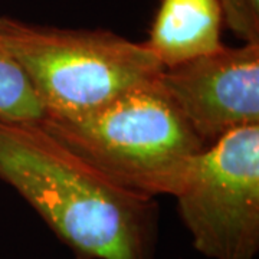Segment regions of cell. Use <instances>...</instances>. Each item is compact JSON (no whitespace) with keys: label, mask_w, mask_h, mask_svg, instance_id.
<instances>
[{"label":"cell","mask_w":259,"mask_h":259,"mask_svg":"<svg viewBox=\"0 0 259 259\" xmlns=\"http://www.w3.org/2000/svg\"><path fill=\"white\" fill-rule=\"evenodd\" d=\"M39 124L111 183L154 199L176 196L206 148L160 76L87 115L44 117Z\"/></svg>","instance_id":"7a4b0ae2"},{"label":"cell","mask_w":259,"mask_h":259,"mask_svg":"<svg viewBox=\"0 0 259 259\" xmlns=\"http://www.w3.org/2000/svg\"><path fill=\"white\" fill-rule=\"evenodd\" d=\"M175 197L199 253L209 259H256L259 125L235 130L204 148Z\"/></svg>","instance_id":"277c9868"},{"label":"cell","mask_w":259,"mask_h":259,"mask_svg":"<svg viewBox=\"0 0 259 259\" xmlns=\"http://www.w3.org/2000/svg\"><path fill=\"white\" fill-rule=\"evenodd\" d=\"M225 28L243 44H259V0H218Z\"/></svg>","instance_id":"ba28073f"},{"label":"cell","mask_w":259,"mask_h":259,"mask_svg":"<svg viewBox=\"0 0 259 259\" xmlns=\"http://www.w3.org/2000/svg\"><path fill=\"white\" fill-rule=\"evenodd\" d=\"M0 42L26 75L44 117L87 115L157 79L164 69L143 42L107 29L58 28L0 16Z\"/></svg>","instance_id":"3957f363"},{"label":"cell","mask_w":259,"mask_h":259,"mask_svg":"<svg viewBox=\"0 0 259 259\" xmlns=\"http://www.w3.org/2000/svg\"><path fill=\"white\" fill-rule=\"evenodd\" d=\"M223 12L218 0H160L144 47L163 68L221 51Z\"/></svg>","instance_id":"8992f818"},{"label":"cell","mask_w":259,"mask_h":259,"mask_svg":"<svg viewBox=\"0 0 259 259\" xmlns=\"http://www.w3.org/2000/svg\"><path fill=\"white\" fill-rule=\"evenodd\" d=\"M0 118L39 122L44 110L26 75L0 42Z\"/></svg>","instance_id":"52a82bcc"},{"label":"cell","mask_w":259,"mask_h":259,"mask_svg":"<svg viewBox=\"0 0 259 259\" xmlns=\"http://www.w3.org/2000/svg\"><path fill=\"white\" fill-rule=\"evenodd\" d=\"M160 82L206 148L259 125V44L225 47L164 68Z\"/></svg>","instance_id":"5b68a950"},{"label":"cell","mask_w":259,"mask_h":259,"mask_svg":"<svg viewBox=\"0 0 259 259\" xmlns=\"http://www.w3.org/2000/svg\"><path fill=\"white\" fill-rule=\"evenodd\" d=\"M0 180L75 259H156L157 200L111 183L39 122L0 118Z\"/></svg>","instance_id":"6da1fadb"}]
</instances>
